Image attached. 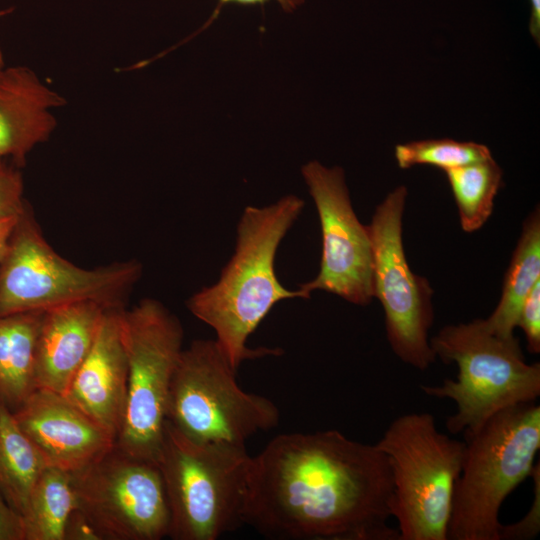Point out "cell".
<instances>
[{"label":"cell","mask_w":540,"mask_h":540,"mask_svg":"<svg viewBox=\"0 0 540 540\" xmlns=\"http://www.w3.org/2000/svg\"><path fill=\"white\" fill-rule=\"evenodd\" d=\"M108 308L87 300L43 312L35 349L36 389L64 394L90 353Z\"/></svg>","instance_id":"cell-15"},{"label":"cell","mask_w":540,"mask_h":540,"mask_svg":"<svg viewBox=\"0 0 540 540\" xmlns=\"http://www.w3.org/2000/svg\"><path fill=\"white\" fill-rule=\"evenodd\" d=\"M375 445L390 467L399 540H447L465 442L440 432L434 416L422 412L395 418Z\"/></svg>","instance_id":"cell-6"},{"label":"cell","mask_w":540,"mask_h":540,"mask_svg":"<svg viewBox=\"0 0 540 540\" xmlns=\"http://www.w3.org/2000/svg\"><path fill=\"white\" fill-rule=\"evenodd\" d=\"M253 456L245 445L195 441L165 421L157 464L173 540H216L245 523Z\"/></svg>","instance_id":"cell-3"},{"label":"cell","mask_w":540,"mask_h":540,"mask_svg":"<svg viewBox=\"0 0 540 540\" xmlns=\"http://www.w3.org/2000/svg\"><path fill=\"white\" fill-rule=\"evenodd\" d=\"M4 66H5L4 54L0 47V69L3 68Z\"/></svg>","instance_id":"cell-30"},{"label":"cell","mask_w":540,"mask_h":540,"mask_svg":"<svg viewBox=\"0 0 540 540\" xmlns=\"http://www.w3.org/2000/svg\"><path fill=\"white\" fill-rule=\"evenodd\" d=\"M18 168L0 159V220L18 217L27 207L23 198V178Z\"/></svg>","instance_id":"cell-23"},{"label":"cell","mask_w":540,"mask_h":540,"mask_svg":"<svg viewBox=\"0 0 540 540\" xmlns=\"http://www.w3.org/2000/svg\"><path fill=\"white\" fill-rule=\"evenodd\" d=\"M430 345L436 358L458 367L455 380L421 386L426 395L456 404L445 423L452 434L474 432L497 412L540 395V364H528L518 339L496 335L483 319L444 326Z\"/></svg>","instance_id":"cell-5"},{"label":"cell","mask_w":540,"mask_h":540,"mask_svg":"<svg viewBox=\"0 0 540 540\" xmlns=\"http://www.w3.org/2000/svg\"><path fill=\"white\" fill-rule=\"evenodd\" d=\"M45 467L41 453L20 428L13 412L0 403V493L21 516Z\"/></svg>","instance_id":"cell-19"},{"label":"cell","mask_w":540,"mask_h":540,"mask_svg":"<svg viewBox=\"0 0 540 540\" xmlns=\"http://www.w3.org/2000/svg\"><path fill=\"white\" fill-rule=\"evenodd\" d=\"M460 224L465 232L479 230L489 219L502 185V170L491 157L445 171Z\"/></svg>","instance_id":"cell-21"},{"label":"cell","mask_w":540,"mask_h":540,"mask_svg":"<svg viewBox=\"0 0 540 540\" xmlns=\"http://www.w3.org/2000/svg\"><path fill=\"white\" fill-rule=\"evenodd\" d=\"M304 201L287 195L277 202L244 209L236 231L235 250L219 279L186 302L188 310L210 326L216 342L237 371L244 360L278 355V349L247 347L249 336L284 299L309 297L289 290L275 273L279 245L304 208Z\"/></svg>","instance_id":"cell-2"},{"label":"cell","mask_w":540,"mask_h":540,"mask_svg":"<svg viewBox=\"0 0 540 540\" xmlns=\"http://www.w3.org/2000/svg\"><path fill=\"white\" fill-rule=\"evenodd\" d=\"M0 540H24L22 516L0 493Z\"/></svg>","instance_id":"cell-26"},{"label":"cell","mask_w":540,"mask_h":540,"mask_svg":"<svg viewBox=\"0 0 540 540\" xmlns=\"http://www.w3.org/2000/svg\"><path fill=\"white\" fill-rule=\"evenodd\" d=\"M122 335L128 362L125 411L115 445L157 462L172 378L183 351L179 319L161 302L146 298L123 308Z\"/></svg>","instance_id":"cell-9"},{"label":"cell","mask_w":540,"mask_h":540,"mask_svg":"<svg viewBox=\"0 0 540 540\" xmlns=\"http://www.w3.org/2000/svg\"><path fill=\"white\" fill-rule=\"evenodd\" d=\"M517 326L524 332L527 350L532 354L540 352V281L526 297L517 320Z\"/></svg>","instance_id":"cell-25"},{"label":"cell","mask_w":540,"mask_h":540,"mask_svg":"<svg viewBox=\"0 0 540 540\" xmlns=\"http://www.w3.org/2000/svg\"><path fill=\"white\" fill-rule=\"evenodd\" d=\"M19 217V216H18ZM18 217L0 220V260L3 257Z\"/></svg>","instance_id":"cell-29"},{"label":"cell","mask_w":540,"mask_h":540,"mask_svg":"<svg viewBox=\"0 0 540 540\" xmlns=\"http://www.w3.org/2000/svg\"><path fill=\"white\" fill-rule=\"evenodd\" d=\"M43 312L0 316V403L12 412L36 390L35 349Z\"/></svg>","instance_id":"cell-17"},{"label":"cell","mask_w":540,"mask_h":540,"mask_svg":"<svg viewBox=\"0 0 540 540\" xmlns=\"http://www.w3.org/2000/svg\"><path fill=\"white\" fill-rule=\"evenodd\" d=\"M216 340H194L183 348L175 369L166 421L200 442L245 445L253 435L275 428L276 404L244 391Z\"/></svg>","instance_id":"cell-8"},{"label":"cell","mask_w":540,"mask_h":540,"mask_svg":"<svg viewBox=\"0 0 540 540\" xmlns=\"http://www.w3.org/2000/svg\"><path fill=\"white\" fill-rule=\"evenodd\" d=\"M317 209L322 256L317 276L300 285L308 297L326 291L360 306L373 298V255L368 225L357 218L342 168L311 161L301 168Z\"/></svg>","instance_id":"cell-12"},{"label":"cell","mask_w":540,"mask_h":540,"mask_svg":"<svg viewBox=\"0 0 540 540\" xmlns=\"http://www.w3.org/2000/svg\"><path fill=\"white\" fill-rule=\"evenodd\" d=\"M76 511L96 540H160L169 537L170 509L157 462L114 445L73 473Z\"/></svg>","instance_id":"cell-10"},{"label":"cell","mask_w":540,"mask_h":540,"mask_svg":"<svg viewBox=\"0 0 540 540\" xmlns=\"http://www.w3.org/2000/svg\"><path fill=\"white\" fill-rule=\"evenodd\" d=\"M540 281V215L535 209L523 223L521 236L505 273L502 295L486 327L501 337H513L521 307Z\"/></svg>","instance_id":"cell-18"},{"label":"cell","mask_w":540,"mask_h":540,"mask_svg":"<svg viewBox=\"0 0 540 540\" xmlns=\"http://www.w3.org/2000/svg\"><path fill=\"white\" fill-rule=\"evenodd\" d=\"M122 310V306L106 310L90 353L63 394L115 441L123 422L128 380Z\"/></svg>","instance_id":"cell-14"},{"label":"cell","mask_w":540,"mask_h":540,"mask_svg":"<svg viewBox=\"0 0 540 540\" xmlns=\"http://www.w3.org/2000/svg\"><path fill=\"white\" fill-rule=\"evenodd\" d=\"M405 186L390 192L375 210L368 230L373 255V297L384 310L387 339L406 364L424 371L436 356L428 339L433 324V290L407 262L402 239Z\"/></svg>","instance_id":"cell-11"},{"label":"cell","mask_w":540,"mask_h":540,"mask_svg":"<svg viewBox=\"0 0 540 540\" xmlns=\"http://www.w3.org/2000/svg\"><path fill=\"white\" fill-rule=\"evenodd\" d=\"M47 466L76 473L115 445V438L65 395L34 390L13 411Z\"/></svg>","instance_id":"cell-13"},{"label":"cell","mask_w":540,"mask_h":540,"mask_svg":"<svg viewBox=\"0 0 540 540\" xmlns=\"http://www.w3.org/2000/svg\"><path fill=\"white\" fill-rule=\"evenodd\" d=\"M66 99L41 81L26 66L0 69V159L11 158L17 167L46 142L57 126L52 110Z\"/></svg>","instance_id":"cell-16"},{"label":"cell","mask_w":540,"mask_h":540,"mask_svg":"<svg viewBox=\"0 0 540 540\" xmlns=\"http://www.w3.org/2000/svg\"><path fill=\"white\" fill-rule=\"evenodd\" d=\"M269 1H276L285 12H293L304 3V0H218V4L209 18L205 27H208L218 16L220 9L227 4H237L243 6L264 5Z\"/></svg>","instance_id":"cell-27"},{"label":"cell","mask_w":540,"mask_h":540,"mask_svg":"<svg viewBox=\"0 0 540 540\" xmlns=\"http://www.w3.org/2000/svg\"><path fill=\"white\" fill-rule=\"evenodd\" d=\"M394 154L402 169L430 165L444 171L491 157L489 148L483 144L453 139H428L398 144Z\"/></svg>","instance_id":"cell-22"},{"label":"cell","mask_w":540,"mask_h":540,"mask_svg":"<svg viewBox=\"0 0 540 540\" xmlns=\"http://www.w3.org/2000/svg\"><path fill=\"white\" fill-rule=\"evenodd\" d=\"M465 436L447 540H500V508L535 465L540 449L536 401L503 409Z\"/></svg>","instance_id":"cell-4"},{"label":"cell","mask_w":540,"mask_h":540,"mask_svg":"<svg viewBox=\"0 0 540 540\" xmlns=\"http://www.w3.org/2000/svg\"><path fill=\"white\" fill-rule=\"evenodd\" d=\"M534 482V500L529 512L518 522L503 525L500 540H525L536 537L540 531V465L535 464L531 472Z\"/></svg>","instance_id":"cell-24"},{"label":"cell","mask_w":540,"mask_h":540,"mask_svg":"<svg viewBox=\"0 0 540 540\" xmlns=\"http://www.w3.org/2000/svg\"><path fill=\"white\" fill-rule=\"evenodd\" d=\"M392 492L375 444L334 429L281 434L253 457L245 523L277 540H399Z\"/></svg>","instance_id":"cell-1"},{"label":"cell","mask_w":540,"mask_h":540,"mask_svg":"<svg viewBox=\"0 0 540 540\" xmlns=\"http://www.w3.org/2000/svg\"><path fill=\"white\" fill-rule=\"evenodd\" d=\"M531 4V14L529 20V31L534 40L540 42V0H529Z\"/></svg>","instance_id":"cell-28"},{"label":"cell","mask_w":540,"mask_h":540,"mask_svg":"<svg viewBox=\"0 0 540 540\" xmlns=\"http://www.w3.org/2000/svg\"><path fill=\"white\" fill-rule=\"evenodd\" d=\"M76 507L73 473L45 467L22 514L24 540H65L67 525Z\"/></svg>","instance_id":"cell-20"},{"label":"cell","mask_w":540,"mask_h":540,"mask_svg":"<svg viewBox=\"0 0 540 540\" xmlns=\"http://www.w3.org/2000/svg\"><path fill=\"white\" fill-rule=\"evenodd\" d=\"M141 271L140 263L132 260L94 269L66 260L46 241L27 205L0 260V316L87 300L122 306Z\"/></svg>","instance_id":"cell-7"}]
</instances>
